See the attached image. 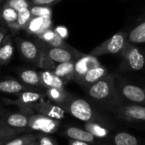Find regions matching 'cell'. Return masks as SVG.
Wrapping results in <instances>:
<instances>
[{
	"mask_svg": "<svg viewBox=\"0 0 145 145\" xmlns=\"http://www.w3.org/2000/svg\"><path fill=\"white\" fill-rule=\"evenodd\" d=\"M89 97L101 107L114 112L123 105V99L115 84V76L107 74L94 84L85 88Z\"/></svg>",
	"mask_w": 145,
	"mask_h": 145,
	"instance_id": "cell-1",
	"label": "cell"
},
{
	"mask_svg": "<svg viewBox=\"0 0 145 145\" xmlns=\"http://www.w3.org/2000/svg\"><path fill=\"white\" fill-rule=\"evenodd\" d=\"M60 106L66 112L82 121L98 122L106 126L108 124V120L101 113L95 110L91 103L82 98L73 97L69 94Z\"/></svg>",
	"mask_w": 145,
	"mask_h": 145,
	"instance_id": "cell-2",
	"label": "cell"
},
{
	"mask_svg": "<svg viewBox=\"0 0 145 145\" xmlns=\"http://www.w3.org/2000/svg\"><path fill=\"white\" fill-rule=\"evenodd\" d=\"M34 42L38 45L39 50L55 64L68 61H76L85 54L84 53H81L74 48H65L60 47H54L48 44L47 42H43L38 38H37Z\"/></svg>",
	"mask_w": 145,
	"mask_h": 145,
	"instance_id": "cell-3",
	"label": "cell"
},
{
	"mask_svg": "<svg viewBox=\"0 0 145 145\" xmlns=\"http://www.w3.org/2000/svg\"><path fill=\"white\" fill-rule=\"evenodd\" d=\"M123 59L120 70L122 71H137L144 68L145 58L139 49L128 40L126 41L123 48L121 51Z\"/></svg>",
	"mask_w": 145,
	"mask_h": 145,
	"instance_id": "cell-4",
	"label": "cell"
},
{
	"mask_svg": "<svg viewBox=\"0 0 145 145\" xmlns=\"http://www.w3.org/2000/svg\"><path fill=\"white\" fill-rule=\"evenodd\" d=\"M127 35L123 31H119L91 51L89 54L92 56H100L104 54H116L121 53L126 41Z\"/></svg>",
	"mask_w": 145,
	"mask_h": 145,
	"instance_id": "cell-5",
	"label": "cell"
},
{
	"mask_svg": "<svg viewBox=\"0 0 145 145\" xmlns=\"http://www.w3.org/2000/svg\"><path fill=\"white\" fill-rule=\"evenodd\" d=\"M115 84L122 99H125L131 104L145 105L144 88L121 79H119L118 82H115Z\"/></svg>",
	"mask_w": 145,
	"mask_h": 145,
	"instance_id": "cell-6",
	"label": "cell"
},
{
	"mask_svg": "<svg viewBox=\"0 0 145 145\" xmlns=\"http://www.w3.org/2000/svg\"><path fill=\"white\" fill-rule=\"evenodd\" d=\"M42 99L43 95L41 93L31 90H26L17 93V99L15 100L4 99V102L6 104L16 105L20 109L21 112L30 116L34 114V111L32 110V106Z\"/></svg>",
	"mask_w": 145,
	"mask_h": 145,
	"instance_id": "cell-7",
	"label": "cell"
},
{
	"mask_svg": "<svg viewBox=\"0 0 145 145\" xmlns=\"http://www.w3.org/2000/svg\"><path fill=\"white\" fill-rule=\"evenodd\" d=\"M113 113L125 121L145 124V105L131 103L122 105Z\"/></svg>",
	"mask_w": 145,
	"mask_h": 145,
	"instance_id": "cell-8",
	"label": "cell"
},
{
	"mask_svg": "<svg viewBox=\"0 0 145 145\" xmlns=\"http://www.w3.org/2000/svg\"><path fill=\"white\" fill-rule=\"evenodd\" d=\"M60 127V122L57 120L45 116L41 114H32L29 116L28 129L44 133H56Z\"/></svg>",
	"mask_w": 145,
	"mask_h": 145,
	"instance_id": "cell-9",
	"label": "cell"
},
{
	"mask_svg": "<svg viewBox=\"0 0 145 145\" xmlns=\"http://www.w3.org/2000/svg\"><path fill=\"white\" fill-rule=\"evenodd\" d=\"M32 110L38 114L44 115L45 116L60 121L65 117L66 111L59 105L51 103L50 101H45L44 99L32 106Z\"/></svg>",
	"mask_w": 145,
	"mask_h": 145,
	"instance_id": "cell-10",
	"label": "cell"
},
{
	"mask_svg": "<svg viewBox=\"0 0 145 145\" xmlns=\"http://www.w3.org/2000/svg\"><path fill=\"white\" fill-rule=\"evenodd\" d=\"M16 43L22 56L27 61L38 66L41 57V52L35 42L23 38H17Z\"/></svg>",
	"mask_w": 145,
	"mask_h": 145,
	"instance_id": "cell-11",
	"label": "cell"
},
{
	"mask_svg": "<svg viewBox=\"0 0 145 145\" xmlns=\"http://www.w3.org/2000/svg\"><path fill=\"white\" fill-rule=\"evenodd\" d=\"M50 28H52L51 16H32L24 30L28 34L37 37Z\"/></svg>",
	"mask_w": 145,
	"mask_h": 145,
	"instance_id": "cell-12",
	"label": "cell"
},
{
	"mask_svg": "<svg viewBox=\"0 0 145 145\" xmlns=\"http://www.w3.org/2000/svg\"><path fill=\"white\" fill-rule=\"evenodd\" d=\"M99 65H101V64L97 59V57L92 56L91 54H85L82 57H80L79 59L75 61V65H74L75 76L73 80L79 78L84 74H85L89 70Z\"/></svg>",
	"mask_w": 145,
	"mask_h": 145,
	"instance_id": "cell-13",
	"label": "cell"
},
{
	"mask_svg": "<svg viewBox=\"0 0 145 145\" xmlns=\"http://www.w3.org/2000/svg\"><path fill=\"white\" fill-rule=\"evenodd\" d=\"M107 74H108L107 68L101 65L99 66H97V67H94V68L89 70L85 74H84L82 76L76 79L75 81L81 86L87 88V87L94 84L97 81H99L101 78H103Z\"/></svg>",
	"mask_w": 145,
	"mask_h": 145,
	"instance_id": "cell-14",
	"label": "cell"
},
{
	"mask_svg": "<svg viewBox=\"0 0 145 145\" xmlns=\"http://www.w3.org/2000/svg\"><path fill=\"white\" fill-rule=\"evenodd\" d=\"M0 123L14 128H28L29 115L22 112L9 114L1 119Z\"/></svg>",
	"mask_w": 145,
	"mask_h": 145,
	"instance_id": "cell-15",
	"label": "cell"
},
{
	"mask_svg": "<svg viewBox=\"0 0 145 145\" xmlns=\"http://www.w3.org/2000/svg\"><path fill=\"white\" fill-rule=\"evenodd\" d=\"M75 61H68L63 63H58L51 70V71L61 78L66 84L71 80L74 79L75 71H74Z\"/></svg>",
	"mask_w": 145,
	"mask_h": 145,
	"instance_id": "cell-16",
	"label": "cell"
},
{
	"mask_svg": "<svg viewBox=\"0 0 145 145\" xmlns=\"http://www.w3.org/2000/svg\"><path fill=\"white\" fill-rule=\"evenodd\" d=\"M14 54V44L11 34H7L0 43V65L9 64Z\"/></svg>",
	"mask_w": 145,
	"mask_h": 145,
	"instance_id": "cell-17",
	"label": "cell"
},
{
	"mask_svg": "<svg viewBox=\"0 0 145 145\" xmlns=\"http://www.w3.org/2000/svg\"><path fill=\"white\" fill-rule=\"evenodd\" d=\"M18 12L8 6L3 5L0 8V20L9 29L12 33H15V25Z\"/></svg>",
	"mask_w": 145,
	"mask_h": 145,
	"instance_id": "cell-18",
	"label": "cell"
},
{
	"mask_svg": "<svg viewBox=\"0 0 145 145\" xmlns=\"http://www.w3.org/2000/svg\"><path fill=\"white\" fill-rule=\"evenodd\" d=\"M38 73H39L42 87L45 88H64L65 86L64 82L57 76H56L51 71L44 70Z\"/></svg>",
	"mask_w": 145,
	"mask_h": 145,
	"instance_id": "cell-19",
	"label": "cell"
},
{
	"mask_svg": "<svg viewBox=\"0 0 145 145\" xmlns=\"http://www.w3.org/2000/svg\"><path fill=\"white\" fill-rule=\"evenodd\" d=\"M29 90V88L22 82L15 79H6L0 81V92L5 93L17 94L21 92Z\"/></svg>",
	"mask_w": 145,
	"mask_h": 145,
	"instance_id": "cell-20",
	"label": "cell"
},
{
	"mask_svg": "<svg viewBox=\"0 0 145 145\" xmlns=\"http://www.w3.org/2000/svg\"><path fill=\"white\" fill-rule=\"evenodd\" d=\"M66 135L73 140H78V141H83L86 143H94L96 138L92 136L90 133H88L86 130L80 129L79 127H68L66 130Z\"/></svg>",
	"mask_w": 145,
	"mask_h": 145,
	"instance_id": "cell-21",
	"label": "cell"
},
{
	"mask_svg": "<svg viewBox=\"0 0 145 145\" xmlns=\"http://www.w3.org/2000/svg\"><path fill=\"white\" fill-rule=\"evenodd\" d=\"M19 77L21 80V82L26 86L42 87L39 73L34 70H30V69L21 70L19 72Z\"/></svg>",
	"mask_w": 145,
	"mask_h": 145,
	"instance_id": "cell-22",
	"label": "cell"
},
{
	"mask_svg": "<svg viewBox=\"0 0 145 145\" xmlns=\"http://www.w3.org/2000/svg\"><path fill=\"white\" fill-rule=\"evenodd\" d=\"M85 130L90 133L96 138H105L109 134V131L107 128V126L98 122H93V121L85 122Z\"/></svg>",
	"mask_w": 145,
	"mask_h": 145,
	"instance_id": "cell-23",
	"label": "cell"
},
{
	"mask_svg": "<svg viewBox=\"0 0 145 145\" xmlns=\"http://www.w3.org/2000/svg\"><path fill=\"white\" fill-rule=\"evenodd\" d=\"M46 95L49 99L57 105H61L68 99L69 93L66 92L64 88H46Z\"/></svg>",
	"mask_w": 145,
	"mask_h": 145,
	"instance_id": "cell-24",
	"label": "cell"
},
{
	"mask_svg": "<svg viewBox=\"0 0 145 145\" xmlns=\"http://www.w3.org/2000/svg\"><path fill=\"white\" fill-rule=\"evenodd\" d=\"M128 41L132 43L145 42V22L134 27L128 34Z\"/></svg>",
	"mask_w": 145,
	"mask_h": 145,
	"instance_id": "cell-25",
	"label": "cell"
},
{
	"mask_svg": "<svg viewBox=\"0 0 145 145\" xmlns=\"http://www.w3.org/2000/svg\"><path fill=\"white\" fill-rule=\"evenodd\" d=\"M113 141L115 145H138V140L136 137L125 132L115 134Z\"/></svg>",
	"mask_w": 145,
	"mask_h": 145,
	"instance_id": "cell-26",
	"label": "cell"
},
{
	"mask_svg": "<svg viewBox=\"0 0 145 145\" xmlns=\"http://www.w3.org/2000/svg\"><path fill=\"white\" fill-rule=\"evenodd\" d=\"M37 140V136L31 133H26L21 136H15L4 145H27Z\"/></svg>",
	"mask_w": 145,
	"mask_h": 145,
	"instance_id": "cell-27",
	"label": "cell"
},
{
	"mask_svg": "<svg viewBox=\"0 0 145 145\" xmlns=\"http://www.w3.org/2000/svg\"><path fill=\"white\" fill-rule=\"evenodd\" d=\"M31 18H32V14L29 8L18 12L17 20L15 25V33H17L21 30H24L25 26L26 25L27 22L30 20Z\"/></svg>",
	"mask_w": 145,
	"mask_h": 145,
	"instance_id": "cell-28",
	"label": "cell"
},
{
	"mask_svg": "<svg viewBox=\"0 0 145 145\" xmlns=\"http://www.w3.org/2000/svg\"><path fill=\"white\" fill-rule=\"evenodd\" d=\"M3 5L12 8L17 12L27 9L31 7L32 3L30 0H4Z\"/></svg>",
	"mask_w": 145,
	"mask_h": 145,
	"instance_id": "cell-29",
	"label": "cell"
},
{
	"mask_svg": "<svg viewBox=\"0 0 145 145\" xmlns=\"http://www.w3.org/2000/svg\"><path fill=\"white\" fill-rule=\"evenodd\" d=\"M29 10L32 16H52V8L50 6L32 4Z\"/></svg>",
	"mask_w": 145,
	"mask_h": 145,
	"instance_id": "cell-30",
	"label": "cell"
},
{
	"mask_svg": "<svg viewBox=\"0 0 145 145\" xmlns=\"http://www.w3.org/2000/svg\"><path fill=\"white\" fill-rule=\"evenodd\" d=\"M23 133H31V130L28 128H14L8 127L4 124L0 123V138L9 137V136H14V135H19Z\"/></svg>",
	"mask_w": 145,
	"mask_h": 145,
	"instance_id": "cell-31",
	"label": "cell"
},
{
	"mask_svg": "<svg viewBox=\"0 0 145 145\" xmlns=\"http://www.w3.org/2000/svg\"><path fill=\"white\" fill-rule=\"evenodd\" d=\"M38 145H57L56 143L49 136L46 135H39Z\"/></svg>",
	"mask_w": 145,
	"mask_h": 145,
	"instance_id": "cell-32",
	"label": "cell"
},
{
	"mask_svg": "<svg viewBox=\"0 0 145 145\" xmlns=\"http://www.w3.org/2000/svg\"><path fill=\"white\" fill-rule=\"evenodd\" d=\"M32 4H36V5H45V6H50L52 7L53 5L58 3L59 2L62 0H30Z\"/></svg>",
	"mask_w": 145,
	"mask_h": 145,
	"instance_id": "cell-33",
	"label": "cell"
},
{
	"mask_svg": "<svg viewBox=\"0 0 145 145\" xmlns=\"http://www.w3.org/2000/svg\"><path fill=\"white\" fill-rule=\"evenodd\" d=\"M54 31L56 32V34L61 37L62 39H66L68 37V30L66 26H63V25H58L56 26Z\"/></svg>",
	"mask_w": 145,
	"mask_h": 145,
	"instance_id": "cell-34",
	"label": "cell"
},
{
	"mask_svg": "<svg viewBox=\"0 0 145 145\" xmlns=\"http://www.w3.org/2000/svg\"><path fill=\"white\" fill-rule=\"evenodd\" d=\"M7 34H8V28L4 25H0V43Z\"/></svg>",
	"mask_w": 145,
	"mask_h": 145,
	"instance_id": "cell-35",
	"label": "cell"
},
{
	"mask_svg": "<svg viewBox=\"0 0 145 145\" xmlns=\"http://www.w3.org/2000/svg\"><path fill=\"white\" fill-rule=\"evenodd\" d=\"M69 145H91L90 143L83 142V141H78V140H71L69 142Z\"/></svg>",
	"mask_w": 145,
	"mask_h": 145,
	"instance_id": "cell-36",
	"label": "cell"
},
{
	"mask_svg": "<svg viewBox=\"0 0 145 145\" xmlns=\"http://www.w3.org/2000/svg\"><path fill=\"white\" fill-rule=\"evenodd\" d=\"M16 135L14 136H9V137H4V138H0V145H4L8 141H9L12 138H14Z\"/></svg>",
	"mask_w": 145,
	"mask_h": 145,
	"instance_id": "cell-37",
	"label": "cell"
},
{
	"mask_svg": "<svg viewBox=\"0 0 145 145\" xmlns=\"http://www.w3.org/2000/svg\"><path fill=\"white\" fill-rule=\"evenodd\" d=\"M27 145H38V142L36 140V141H34V142H32V143H31V144H29Z\"/></svg>",
	"mask_w": 145,
	"mask_h": 145,
	"instance_id": "cell-38",
	"label": "cell"
},
{
	"mask_svg": "<svg viewBox=\"0 0 145 145\" xmlns=\"http://www.w3.org/2000/svg\"><path fill=\"white\" fill-rule=\"evenodd\" d=\"M3 2H4V0H0V5H2Z\"/></svg>",
	"mask_w": 145,
	"mask_h": 145,
	"instance_id": "cell-39",
	"label": "cell"
},
{
	"mask_svg": "<svg viewBox=\"0 0 145 145\" xmlns=\"http://www.w3.org/2000/svg\"><path fill=\"white\" fill-rule=\"evenodd\" d=\"M1 6H2V5H0V8H1Z\"/></svg>",
	"mask_w": 145,
	"mask_h": 145,
	"instance_id": "cell-40",
	"label": "cell"
}]
</instances>
